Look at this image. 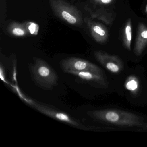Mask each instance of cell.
Instances as JSON below:
<instances>
[{"label":"cell","mask_w":147,"mask_h":147,"mask_svg":"<svg viewBox=\"0 0 147 147\" xmlns=\"http://www.w3.org/2000/svg\"><path fill=\"white\" fill-rule=\"evenodd\" d=\"M60 66L65 73L69 71H90L103 75V71L99 67L88 61L78 57H70L63 59L60 62Z\"/></svg>","instance_id":"cell-4"},{"label":"cell","mask_w":147,"mask_h":147,"mask_svg":"<svg viewBox=\"0 0 147 147\" xmlns=\"http://www.w3.org/2000/svg\"><path fill=\"white\" fill-rule=\"evenodd\" d=\"M85 9L90 13L92 18L97 19L105 22L107 24H111L113 21L112 13H109L104 9H98L93 11L88 7H85Z\"/></svg>","instance_id":"cell-10"},{"label":"cell","mask_w":147,"mask_h":147,"mask_svg":"<svg viewBox=\"0 0 147 147\" xmlns=\"http://www.w3.org/2000/svg\"><path fill=\"white\" fill-rule=\"evenodd\" d=\"M84 21L86 24L92 37L97 42L103 44L107 41L109 34L105 26L88 18H85Z\"/></svg>","instance_id":"cell-7"},{"label":"cell","mask_w":147,"mask_h":147,"mask_svg":"<svg viewBox=\"0 0 147 147\" xmlns=\"http://www.w3.org/2000/svg\"><path fill=\"white\" fill-rule=\"evenodd\" d=\"M147 46V26L143 23H139L134 46V53L138 56L141 55Z\"/></svg>","instance_id":"cell-8"},{"label":"cell","mask_w":147,"mask_h":147,"mask_svg":"<svg viewBox=\"0 0 147 147\" xmlns=\"http://www.w3.org/2000/svg\"><path fill=\"white\" fill-rule=\"evenodd\" d=\"M32 79L37 85L45 89H51L56 86L58 77L56 73L45 61L35 58L34 63L30 66Z\"/></svg>","instance_id":"cell-2"},{"label":"cell","mask_w":147,"mask_h":147,"mask_svg":"<svg viewBox=\"0 0 147 147\" xmlns=\"http://www.w3.org/2000/svg\"><path fill=\"white\" fill-rule=\"evenodd\" d=\"M31 103L32 105L38 111L54 119L81 129L89 130L92 129L89 126L82 124L81 123L65 113L57 111L46 106L42 105L36 103L32 102Z\"/></svg>","instance_id":"cell-5"},{"label":"cell","mask_w":147,"mask_h":147,"mask_svg":"<svg viewBox=\"0 0 147 147\" xmlns=\"http://www.w3.org/2000/svg\"><path fill=\"white\" fill-rule=\"evenodd\" d=\"M144 11H145V12L146 13H147V5H146V7H145Z\"/></svg>","instance_id":"cell-16"},{"label":"cell","mask_w":147,"mask_h":147,"mask_svg":"<svg viewBox=\"0 0 147 147\" xmlns=\"http://www.w3.org/2000/svg\"><path fill=\"white\" fill-rule=\"evenodd\" d=\"M51 7L57 17L71 25L80 26L83 22L81 12L64 0H49Z\"/></svg>","instance_id":"cell-3"},{"label":"cell","mask_w":147,"mask_h":147,"mask_svg":"<svg viewBox=\"0 0 147 147\" xmlns=\"http://www.w3.org/2000/svg\"><path fill=\"white\" fill-rule=\"evenodd\" d=\"M24 24L30 34L33 36H37L38 34L39 26L38 24L32 21L26 22Z\"/></svg>","instance_id":"cell-14"},{"label":"cell","mask_w":147,"mask_h":147,"mask_svg":"<svg viewBox=\"0 0 147 147\" xmlns=\"http://www.w3.org/2000/svg\"><path fill=\"white\" fill-rule=\"evenodd\" d=\"M98 5H111L114 1V0H93Z\"/></svg>","instance_id":"cell-15"},{"label":"cell","mask_w":147,"mask_h":147,"mask_svg":"<svg viewBox=\"0 0 147 147\" xmlns=\"http://www.w3.org/2000/svg\"><path fill=\"white\" fill-rule=\"evenodd\" d=\"M94 55L101 65L111 73L118 74L123 68V62L117 56L110 55L101 51H95Z\"/></svg>","instance_id":"cell-6"},{"label":"cell","mask_w":147,"mask_h":147,"mask_svg":"<svg viewBox=\"0 0 147 147\" xmlns=\"http://www.w3.org/2000/svg\"><path fill=\"white\" fill-rule=\"evenodd\" d=\"M132 41V22L131 19L129 18L126 21L124 28L123 35V44L124 46L129 51H131Z\"/></svg>","instance_id":"cell-12"},{"label":"cell","mask_w":147,"mask_h":147,"mask_svg":"<svg viewBox=\"0 0 147 147\" xmlns=\"http://www.w3.org/2000/svg\"><path fill=\"white\" fill-rule=\"evenodd\" d=\"M146 128H147V125H146Z\"/></svg>","instance_id":"cell-17"},{"label":"cell","mask_w":147,"mask_h":147,"mask_svg":"<svg viewBox=\"0 0 147 147\" xmlns=\"http://www.w3.org/2000/svg\"><path fill=\"white\" fill-rule=\"evenodd\" d=\"M8 31L11 35L19 37L26 36L30 35L24 23L21 24L18 22H12L8 26Z\"/></svg>","instance_id":"cell-11"},{"label":"cell","mask_w":147,"mask_h":147,"mask_svg":"<svg viewBox=\"0 0 147 147\" xmlns=\"http://www.w3.org/2000/svg\"><path fill=\"white\" fill-rule=\"evenodd\" d=\"M92 117L115 125L125 127H144L143 119L131 113L114 109L97 110L88 112Z\"/></svg>","instance_id":"cell-1"},{"label":"cell","mask_w":147,"mask_h":147,"mask_svg":"<svg viewBox=\"0 0 147 147\" xmlns=\"http://www.w3.org/2000/svg\"><path fill=\"white\" fill-rule=\"evenodd\" d=\"M67 74H70L79 78L81 80L90 82H94L99 84L105 85V80L103 75L90 71H69L67 72Z\"/></svg>","instance_id":"cell-9"},{"label":"cell","mask_w":147,"mask_h":147,"mask_svg":"<svg viewBox=\"0 0 147 147\" xmlns=\"http://www.w3.org/2000/svg\"><path fill=\"white\" fill-rule=\"evenodd\" d=\"M125 87L132 94H137L140 88V83L138 79L135 76H130L125 80Z\"/></svg>","instance_id":"cell-13"}]
</instances>
